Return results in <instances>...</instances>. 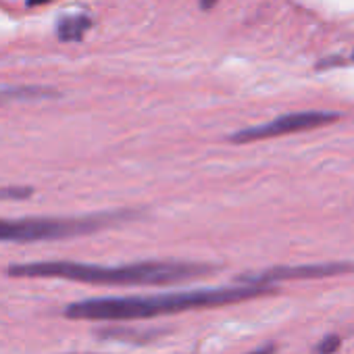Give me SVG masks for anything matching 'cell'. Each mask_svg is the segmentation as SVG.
<instances>
[{
  "label": "cell",
  "mask_w": 354,
  "mask_h": 354,
  "mask_svg": "<svg viewBox=\"0 0 354 354\" xmlns=\"http://www.w3.org/2000/svg\"><path fill=\"white\" fill-rule=\"evenodd\" d=\"M44 3H50V0H28L30 7H38V5H44Z\"/></svg>",
  "instance_id": "8fae6325"
},
{
  "label": "cell",
  "mask_w": 354,
  "mask_h": 354,
  "mask_svg": "<svg viewBox=\"0 0 354 354\" xmlns=\"http://www.w3.org/2000/svg\"><path fill=\"white\" fill-rule=\"evenodd\" d=\"M57 96L55 90L42 88V86H5L0 88V104L9 100H36V98H48Z\"/></svg>",
  "instance_id": "52a82bcc"
},
{
  "label": "cell",
  "mask_w": 354,
  "mask_h": 354,
  "mask_svg": "<svg viewBox=\"0 0 354 354\" xmlns=\"http://www.w3.org/2000/svg\"><path fill=\"white\" fill-rule=\"evenodd\" d=\"M273 352H275V346H273V344H269V346H263V348L252 350V352H248V354H273Z\"/></svg>",
  "instance_id": "30bf717a"
},
{
  "label": "cell",
  "mask_w": 354,
  "mask_h": 354,
  "mask_svg": "<svg viewBox=\"0 0 354 354\" xmlns=\"http://www.w3.org/2000/svg\"><path fill=\"white\" fill-rule=\"evenodd\" d=\"M34 194L30 186H5L0 188V201H26Z\"/></svg>",
  "instance_id": "ba28073f"
},
{
  "label": "cell",
  "mask_w": 354,
  "mask_h": 354,
  "mask_svg": "<svg viewBox=\"0 0 354 354\" xmlns=\"http://www.w3.org/2000/svg\"><path fill=\"white\" fill-rule=\"evenodd\" d=\"M92 21L86 15H67L59 21L57 34L63 42H77L84 38V34L90 30Z\"/></svg>",
  "instance_id": "8992f818"
},
{
  "label": "cell",
  "mask_w": 354,
  "mask_h": 354,
  "mask_svg": "<svg viewBox=\"0 0 354 354\" xmlns=\"http://www.w3.org/2000/svg\"><path fill=\"white\" fill-rule=\"evenodd\" d=\"M354 263H321V265H298V267H273L259 275H242V286H271L281 279H315L352 273Z\"/></svg>",
  "instance_id": "5b68a950"
},
{
  "label": "cell",
  "mask_w": 354,
  "mask_h": 354,
  "mask_svg": "<svg viewBox=\"0 0 354 354\" xmlns=\"http://www.w3.org/2000/svg\"><path fill=\"white\" fill-rule=\"evenodd\" d=\"M215 273L213 265L205 263H184V261H144L131 265H92L77 261H34L15 263L7 267L9 277H30V279H69L82 283L100 286H165L192 281Z\"/></svg>",
  "instance_id": "7a4b0ae2"
},
{
  "label": "cell",
  "mask_w": 354,
  "mask_h": 354,
  "mask_svg": "<svg viewBox=\"0 0 354 354\" xmlns=\"http://www.w3.org/2000/svg\"><path fill=\"white\" fill-rule=\"evenodd\" d=\"M273 294L269 286H234V288H209L165 292L152 296H119V298H90L71 302L63 308V315L73 321H133L152 319L158 315H175L196 308L227 306L234 302H246L250 298Z\"/></svg>",
  "instance_id": "6da1fadb"
},
{
  "label": "cell",
  "mask_w": 354,
  "mask_h": 354,
  "mask_svg": "<svg viewBox=\"0 0 354 354\" xmlns=\"http://www.w3.org/2000/svg\"><path fill=\"white\" fill-rule=\"evenodd\" d=\"M339 346H342L339 335L329 333V335H325V337L315 346V354H335V352L339 350Z\"/></svg>",
  "instance_id": "9c48e42d"
},
{
  "label": "cell",
  "mask_w": 354,
  "mask_h": 354,
  "mask_svg": "<svg viewBox=\"0 0 354 354\" xmlns=\"http://www.w3.org/2000/svg\"><path fill=\"white\" fill-rule=\"evenodd\" d=\"M337 119H339L337 113H327V111L290 113V115H281V117H277V119H273L269 123L236 131V133L230 136V140L236 142V144H246V142L277 138V136H286V133H294V131H306V129L323 127V125H329V123H333Z\"/></svg>",
  "instance_id": "277c9868"
},
{
  "label": "cell",
  "mask_w": 354,
  "mask_h": 354,
  "mask_svg": "<svg viewBox=\"0 0 354 354\" xmlns=\"http://www.w3.org/2000/svg\"><path fill=\"white\" fill-rule=\"evenodd\" d=\"M133 217L131 213H98L88 217H21L0 219V242H55L77 236H88L117 221Z\"/></svg>",
  "instance_id": "3957f363"
}]
</instances>
